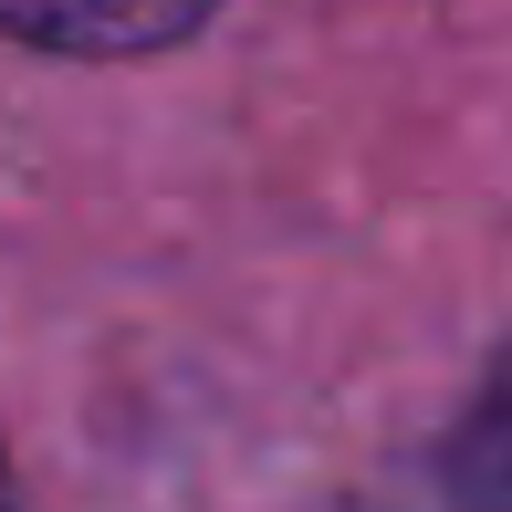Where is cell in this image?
<instances>
[{
	"instance_id": "cell-2",
	"label": "cell",
	"mask_w": 512,
	"mask_h": 512,
	"mask_svg": "<svg viewBox=\"0 0 512 512\" xmlns=\"http://www.w3.org/2000/svg\"><path fill=\"white\" fill-rule=\"evenodd\" d=\"M450 481H460L481 512H512V356L492 366V387H481L471 418H460V439H450Z\"/></svg>"
},
{
	"instance_id": "cell-1",
	"label": "cell",
	"mask_w": 512,
	"mask_h": 512,
	"mask_svg": "<svg viewBox=\"0 0 512 512\" xmlns=\"http://www.w3.org/2000/svg\"><path fill=\"white\" fill-rule=\"evenodd\" d=\"M209 11H220V0H0V32L42 42V53L115 63V53H168V42H189Z\"/></svg>"
},
{
	"instance_id": "cell-3",
	"label": "cell",
	"mask_w": 512,
	"mask_h": 512,
	"mask_svg": "<svg viewBox=\"0 0 512 512\" xmlns=\"http://www.w3.org/2000/svg\"><path fill=\"white\" fill-rule=\"evenodd\" d=\"M0 512H21V502H11V481H0Z\"/></svg>"
}]
</instances>
